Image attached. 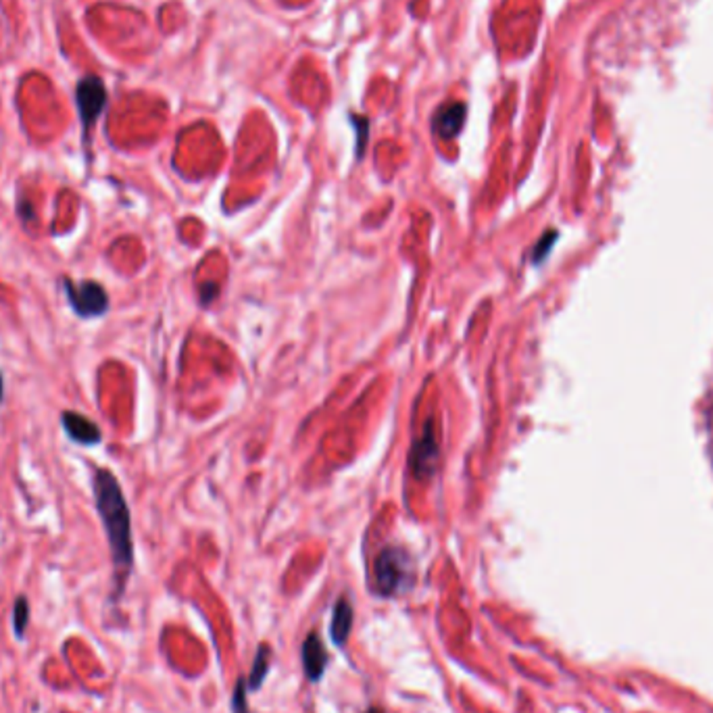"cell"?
<instances>
[{
  "mask_svg": "<svg viewBox=\"0 0 713 713\" xmlns=\"http://www.w3.org/2000/svg\"><path fill=\"white\" fill-rule=\"evenodd\" d=\"M67 296H70L71 307L82 315V318H96L107 311L109 296L104 293V288L96 282H82L78 286H73L71 282H65Z\"/></svg>",
  "mask_w": 713,
  "mask_h": 713,
  "instance_id": "cell-4",
  "label": "cell"
},
{
  "mask_svg": "<svg viewBox=\"0 0 713 713\" xmlns=\"http://www.w3.org/2000/svg\"><path fill=\"white\" fill-rule=\"evenodd\" d=\"M76 101L79 109V120H82L84 134L88 138L98 117H101L104 104H107V88L103 79L96 76H86L78 82Z\"/></svg>",
  "mask_w": 713,
  "mask_h": 713,
  "instance_id": "cell-3",
  "label": "cell"
},
{
  "mask_svg": "<svg viewBox=\"0 0 713 713\" xmlns=\"http://www.w3.org/2000/svg\"><path fill=\"white\" fill-rule=\"evenodd\" d=\"M438 463V443L436 434H434L432 421H427L426 430L415 443L411 451V469L418 478H427L434 474Z\"/></svg>",
  "mask_w": 713,
  "mask_h": 713,
  "instance_id": "cell-5",
  "label": "cell"
},
{
  "mask_svg": "<svg viewBox=\"0 0 713 713\" xmlns=\"http://www.w3.org/2000/svg\"><path fill=\"white\" fill-rule=\"evenodd\" d=\"M365 713H384V711H380V709H369V711H365Z\"/></svg>",
  "mask_w": 713,
  "mask_h": 713,
  "instance_id": "cell-15",
  "label": "cell"
},
{
  "mask_svg": "<svg viewBox=\"0 0 713 713\" xmlns=\"http://www.w3.org/2000/svg\"><path fill=\"white\" fill-rule=\"evenodd\" d=\"M26 624H28V603L26 599H20L15 603V630L17 634H21L23 630H26Z\"/></svg>",
  "mask_w": 713,
  "mask_h": 713,
  "instance_id": "cell-12",
  "label": "cell"
},
{
  "mask_svg": "<svg viewBox=\"0 0 713 713\" xmlns=\"http://www.w3.org/2000/svg\"><path fill=\"white\" fill-rule=\"evenodd\" d=\"M327 653L324 649V643L318 634H309L303 643V666H305V674L311 682H319L321 676L326 672Z\"/></svg>",
  "mask_w": 713,
  "mask_h": 713,
  "instance_id": "cell-7",
  "label": "cell"
},
{
  "mask_svg": "<svg viewBox=\"0 0 713 713\" xmlns=\"http://www.w3.org/2000/svg\"><path fill=\"white\" fill-rule=\"evenodd\" d=\"M246 680L240 678L238 684L234 688V699H232V711L234 713H251L249 711V703H246Z\"/></svg>",
  "mask_w": 713,
  "mask_h": 713,
  "instance_id": "cell-11",
  "label": "cell"
},
{
  "mask_svg": "<svg viewBox=\"0 0 713 713\" xmlns=\"http://www.w3.org/2000/svg\"><path fill=\"white\" fill-rule=\"evenodd\" d=\"M269 659H271V651H269V647H268V644H261V647H259V651H257L255 663H253L251 678H249V682H246V684H249V688H253V691H257V688H261L263 680L268 678V674H269Z\"/></svg>",
  "mask_w": 713,
  "mask_h": 713,
  "instance_id": "cell-10",
  "label": "cell"
},
{
  "mask_svg": "<svg viewBox=\"0 0 713 713\" xmlns=\"http://www.w3.org/2000/svg\"><path fill=\"white\" fill-rule=\"evenodd\" d=\"M465 117H468V107H465V103H457V101L446 103L436 111V115H434V132L444 140L455 138V136L463 129Z\"/></svg>",
  "mask_w": 713,
  "mask_h": 713,
  "instance_id": "cell-6",
  "label": "cell"
},
{
  "mask_svg": "<svg viewBox=\"0 0 713 713\" xmlns=\"http://www.w3.org/2000/svg\"><path fill=\"white\" fill-rule=\"evenodd\" d=\"M553 243H555V234H549L547 238H543V243L538 245V249H536V253H535V259H536V261H541V259H544V255H547L551 246H553Z\"/></svg>",
  "mask_w": 713,
  "mask_h": 713,
  "instance_id": "cell-13",
  "label": "cell"
},
{
  "mask_svg": "<svg viewBox=\"0 0 713 713\" xmlns=\"http://www.w3.org/2000/svg\"><path fill=\"white\" fill-rule=\"evenodd\" d=\"M95 497L96 510L103 518L104 530H107L115 568L126 574L132 566V526H129V511L120 482L109 469L96 471Z\"/></svg>",
  "mask_w": 713,
  "mask_h": 713,
  "instance_id": "cell-1",
  "label": "cell"
},
{
  "mask_svg": "<svg viewBox=\"0 0 713 713\" xmlns=\"http://www.w3.org/2000/svg\"><path fill=\"white\" fill-rule=\"evenodd\" d=\"M63 426H65L67 434H70L76 443H82V444L101 443V430H98V427L92 424L88 418H84V415L73 413V411L63 413Z\"/></svg>",
  "mask_w": 713,
  "mask_h": 713,
  "instance_id": "cell-8",
  "label": "cell"
},
{
  "mask_svg": "<svg viewBox=\"0 0 713 713\" xmlns=\"http://www.w3.org/2000/svg\"><path fill=\"white\" fill-rule=\"evenodd\" d=\"M352 607L346 599H338L336 605H334V613H332V624H330V634H332V641L334 644H338V647H343L346 643V638H349L351 630H352Z\"/></svg>",
  "mask_w": 713,
  "mask_h": 713,
  "instance_id": "cell-9",
  "label": "cell"
},
{
  "mask_svg": "<svg viewBox=\"0 0 713 713\" xmlns=\"http://www.w3.org/2000/svg\"><path fill=\"white\" fill-rule=\"evenodd\" d=\"M0 401H3V377H0Z\"/></svg>",
  "mask_w": 713,
  "mask_h": 713,
  "instance_id": "cell-14",
  "label": "cell"
},
{
  "mask_svg": "<svg viewBox=\"0 0 713 713\" xmlns=\"http://www.w3.org/2000/svg\"><path fill=\"white\" fill-rule=\"evenodd\" d=\"M374 578H376V591L380 593L382 597H396V594L407 593L415 578L411 557L399 547L384 549L382 553L376 557Z\"/></svg>",
  "mask_w": 713,
  "mask_h": 713,
  "instance_id": "cell-2",
  "label": "cell"
}]
</instances>
